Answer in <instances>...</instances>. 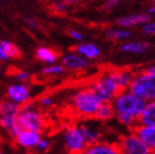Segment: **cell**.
<instances>
[{
    "label": "cell",
    "instance_id": "1f68e13d",
    "mask_svg": "<svg viewBox=\"0 0 155 154\" xmlns=\"http://www.w3.org/2000/svg\"><path fill=\"white\" fill-rule=\"evenodd\" d=\"M53 102H54V100H53L52 96H43V97L41 99V105L44 106V107H49V106H52Z\"/></svg>",
    "mask_w": 155,
    "mask_h": 154
},
{
    "label": "cell",
    "instance_id": "52a82bcc",
    "mask_svg": "<svg viewBox=\"0 0 155 154\" xmlns=\"http://www.w3.org/2000/svg\"><path fill=\"white\" fill-rule=\"evenodd\" d=\"M116 145L121 154H154L134 132L121 136Z\"/></svg>",
    "mask_w": 155,
    "mask_h": 154
},
{
    "label": "cell",
    "instance_id": "f1b7e54d",
    "mask_svg": "<svg viewBox=\"0 0 155 154\" xmlns=\"http://www.w3.org/2000/svg\"><path fill=\"white\" fill-rule=\"evenodd\" d=\"M38 150H41V152H47L49 148H51V143L48 139H44V138H41V140L38 142L37 144V147H35Z\"/></svg>",
    "mask_w": 155,
    "mask_h": 154
},
{
    "label": "cell",
    "instance_id": "d590c367",
    "mask_svg": "<svg viewBox=\"0 0 155 154\" xmlns=\"http://www.w3.org/2000/svg\"><path fill=\"white\" fill-rule=\"evenodd\" d=\"M63 2H66L68 5H74V4H77V3H80L81 0H63Z\"/></svg>",
    "mask_w": 155,
    "mask_h": 154
},
{
    "label": "cell",
    "instance_id": "f35d334b",
    "mask_svg": "<svg viewBox=\"0 0 155 154\" xmlns=\"http://www.w3.org/2000/svg\"><path fill=\"white\" fill-rule=\"evenodd\" d=\"M153 4H155V0H154V3H153Z\"/></svg>",
    "mask_w": 155,
    "mask_h": 154
},
{
    "label": "cell",
    "instance_id": "7c38bea8",
    "mask_svg": "<svg viewBox=\"0 0 155 154\" xmlns=\"http://www.w3.org/2000/svg\"><path fill=\"white\" fill-rule=\"evenodd\" d=\"M133 132L140 138V139L145 143L154 154H155V125H148V124H137L133 128Z\"/></svg>",
    "mask_w": 155,
    "mask_h": 154
},
{
    "label": "cell",
    "instance_id": "30bf717a",
    "mask_svg": "<svg viewBox=\"0 0 155 154\" xmlns=\"http://www.w3.org/2000/svg\"><path fill=\"white\" fill-rule=\"evenodd\" d=\"M62 66L68 71L77 72V71H83L86 68H88L90 61L87 58L82 57L80 53H77L74 51V52H68L67 55L63 56V58H62Z\"/></svg>",
    "mask_w": 155,
    "mask_h": 154
},
{
    "label": "cell",
    "instance_id": "d6986e66",
    "mask_svg": "<svg viewBox=\"0 0 155 154\" xmlns=\"http://www.w3.org/2000/svg\"><path fill=\"white\" fill-rule=\"evenodd\" d=\"M35 57L45 65L56 63L57 59H58L57 52L49 47H38L35 51Z\"/></svg>",
    "mask_w": 155,
    "mask_h": 154
},
{
    "label": "cell",
    "instance_id": "9c48e42d",
    "mask_svg": "<svg viewBox=\"0 0 155 154\" xmlns=\"http://www.w3.org/2000/svg\"><path fill=\"white\" fill-rule=\"evenodd\" d=\"M30 96V89L28 85L23 82H15L12 83L6 87V97L10 101L18 104V105H24L29 101Z\"/></svg>",
    "mask_w": 155,
    "mask_h": 154
},
{
    "label": "cell",
    "instance_id": "83f0119b",
    "mask_svg": "<svg viewBox=\"0 0 155 154\" xmlns=\"http://www.w3.org/2000/svg\"><path fill=\"white\" fill-rule=\"evenodd\" d=\"M15 80H17L18 82H23V83H27L29 80H30V73L27 72V71H23V70H19L15 72L14 75Z\"/></svg>",
    "mask_w": 155,
    "mask_h": 154
},
{
    "label": "cell",
    "instance_id": "7402d4cb",
    "mask_svg": "<svg viewBox=\"0 0 155 154\" xmlns=\"http://www.w3.org/2000/svg\"><path fill=\"white\" fill-rule=\"evenodd\" d=\"M115 111H114V107L111 105V102H101L98 106V109L95 114V118L98 120H110L114 118Z\"/></svg>",
    "mask_w": 155,
    "mask_h": 154
},
{
    "label": "cell",
    "instance_id": "4fadbf2b",
    "mask_svg": "<svg viewBox=\"0 0 155 154\" xmlns=\"http://www.w3.org/2000/svg\"><path fill=\"white\" fill-rule=\"evenodd\" d=\"M150 19V17L146 13H134L127 14L117 19V25L121 28H134V27H141L144 23H146Z\"/></svg>",
    "mask_w": 155,
    "mask_h": 154
},
{
    "label": "cell",
    "instance_id": "836d02e7",
    "mask_svg": "<svg viewBox=\"0 0 155 154\" xmlns=\"http://www.w3.org/2000/svg\"><path fill=\"white\" fill-rule=\"evenodd\" d=\"M9 56L5 53V51L0 47V62H6V61H9Z\"/></svg>",
    "mask_w": 155,
    "mask_h": 154
},
{
    "label": "cell",
    "instance_id": "ba28073f",
    "mask_svg": "<svg viewBox=\"0 0 155 154\" xmlns=\"http://www.w3.org/2000/svg\"><path fill=\"white\" fill-rule=\"evenodd\" d=\"M63 143H64V148L69 154H80L87 147L84 138L81 133V129L77 125L68 126L66 129L63 134Z\"/></svg>",
    "mask_w": 155,
    "mask_h": 154
},
{
    "label": "cell",
    "instance_id": "603a6c76",
    "mask_svg": "<svg viewBox=\"0 0 155 154\" xmlns=\"http://www.w3.org/2000/svg\"><path fill=\"white\" fill-rule=\"evenodd\" d=\"M0 47H2L4 51H5V53L8 56H9V58L12 59V58H18V57H20V51H19V48L15 45L13 42H10V41H0Z\"/></svg>",
    "mask_w": 155,
    "mask_h": 154
},
{
    "label": "cell",
    "instance_id": "5b68a950",
    "mask_svg": "<svg viewBox=\"0 0 155 154\" xmlns=\"http://www.w3.org/2000/svg\"><path fill=\"white\" fill-rule=\"evenodd\" d=\"M20 111V105L10 100H3L0 102V126L12 138L17 135L21 128L18 122V115Z\"/></svg>",
    "mask_w": 155,
    "mask_h": 154
},
{
    "label": "cell",
    "instance_id": "8992f818",
    "mask_svg": "<svg viewBox=\"0 0 155 154\" xmlns=\"http://www.w3.org/2000/svg\"><path fill=\"white\" fill-rule=\"evenodd\" d=\"M18 122L21 129L34 130V132H42L45 126V120L43 114L34 106L27 105L20 107L18 115Z\"/></svg>",
    "mask_w": 155,
    "mask_h": 154
},
{
    "label": "cell",
    "instance_id": "277c9868",
    "mask_svg": "<svg viewBox=\"0 0 155 154\" xmlns=\"http://www.w3.org/2000/svg\"><path fill=\"white\" fill-rule=\"evenodd\" d=\"M90 89L95 92L101 102H111L115 95L120 91L114 76V70L101 73L90 85Z\"/></svg>",
    "mask_w": 155,
    "mask_h": 154
},
{
    "label": "cell",
    "instance_id": "ac0fdd59",
    "mask_svg": "<svg viewBox=\"0 0 155 154\" xmlns=\"http://www.w3.org/2000/svg\"><path fill=\"white\" fill-rule=\"evenodd\" d=\"M134 73L135 72H133L131 70H125V68H122V70H114V76L120 91L129 89L131 81H133Z\"/></svg>",
    "mask_w": 155,
    "mask_h": 154
},
{
    "label": "cell",
    "instance_id": "44dd1931",
    "mask_svg": "<svg viewBox=\"0 0 155 154\" xmlns=\"http://www.w3.org/2000/svg\"><path fill=\"white\" fill-rule=\"evenodd\" d=\"M80 129H81V133H82V135H83V138H84V142H86L87 145L100 142L101 134H100V132H98L97 129L92 128V126H90V125H86V124L80 125Z\"/></svg>",
    "mask_w": 155,
    "mask_h": 154
},
{
    "label": "cell",
    "instance_id": "4dcf8cb0",
    "mask_svg": "<svg viewBox=\"0 0 155 154\" xmlns=\"http://www.w3.org/2000/svg\"><path fill=\"white\" fill-rule=\"evenodd\" d=\"M120 3H121V0H105L104 6H105V9L110 10V9H114V8H116Z\"/></svg>",
    "mask_w": 155,
    "mask_h": 154
},
{
    "label": "cell",
    "instance_id": "9a60e30c",
    "mask_svg": "<svg viewBox=\"0 0 155 154\" xmlns=\"http://www.w3.org/2000/svg\"><path fill=\"white\" fill-rule=\"evenodd\" d=\"M76 52L80 53L82 57L87 58L88 61L97 59L101 56V49L95 43H80L76 47Z\"/></svg>",
    "mask_w": 155,
    "mask_h": 154
},
{
    "label": "cell",
    "instance_id": "e0dca14e",
    "mask_svg": "<svg viewBox=\"0 0 155 154\" xmlns=\"http://www.w3.org/2000/svg\"><path fill=\"white\" fill-rule=\"evenodd\" d=\"M105 35L108 38L110 41H115V42H125L129 41L131 37H133V33H131L130 29L126 28H107L105 30Z\"/></svg>",
    "mask_w": 155,
    "mask_h": 154
},
{
    "label": "cell",
    "instance_id": "7a4b0ae2",
    "mask_svg": "<svg viewBox=\"0 0 155 154\" xmlns=\"http://www.w3.org/2000/svg\"><path fill=\"white\" fill-rule=\"evenodd\" d=\"M129 90L145 100L146 102L155 99V63L134 73Z\"/></svg>",
    "mask_w": 155,
    "mask_h": 154
},
{
    "label": "cell",
    "instance_id": "5bb4252c",
    "mask_svg": "<svg viewBox=\"0 0 155 154\" xmlns=\"http://www.w3.org/2000/svg\"><path fill=\"white\" fill-rule=\"evenodd\" d=\"M80 154H121V153L116 144L97 142V143L87 145Z\"/></svg>",
    "mask_w": 155,
    "mask_h": 154
},
{
    "label": "cell",
    "instance_id": "f546056e",
    "mask_svg": "<svg viewBox=\"0 0 155 154\" xmlns=\"http://www.w3.org/2000/svg\"><path fill=\"white\" fill-rule=\"evenodd\" d=\"M68 35L71 37L73 41H77V42H82V39H83V33L80 32L78 29H69Z\"/></svg>",
    "mask_w": 155,
    "mask_h": 154
},
{
    "label": "cell",
    "instance_id": "ab89813d",
    "mask_svg": "<svg viewBox=\"0 0 155 154\" xmlns=\"http://www.w3.org/2000/svg\"><path fill=\"white\" fill-rule=\"evenodd\" d=\"M0 2H4V0H0Z\"/></svg>",
    "mask_w": 155,
    "mask_h": 154
},
{
    "label": "cell",
    "instance_id": "6da1fadb",
    "mask_svg": "<svg viewBox=\"0 0 155 154\" xmlns=\"http://www.w3.org/2000/svg\"><path fill=\"white\" fill-rule=\"evenodd\" d=\"M111 105L114 107L115 115H127L139 121V118L146 106V101L126 89L119 91L115 95Z\"/></svg>",
    "mask_w": 155,
    "mask_h": 154
},
{
    "label": "cell",
    "instance_id": "74e56055",
    "mask_svg": "<svg viewBox=\"0 0 155 154\" xmlns=\"http://www.w3.org/2000/svg\"><path fill=\"white\" fill-rule=\"evenodd\" d=\"M0 71H2V66H0Z\"/></svg>",
    "mask_w": 155,
    "mask_h": 154
},
{
    "label": "cell",
    "instance_id": "8fae6325",
    "mask_svg": "<svg viewBox=\"0 0 155 154\" xmlns=\"http://www.w3.org/2000/svg\"><path fill=\"white\" fill-rule=\"evenodd\" d=\"M41 138H42L41 132H34V130L21 129L20 132L13 138V139L21 148L33 149V148L37 147V144H38V142L41 140Z\"/></svg>",
    "mask_w": 155,
    "mask_h": 154
},
{
    "label": "cell",
    "instance_id": "3957f363",
    "mask_svg": "<svg viewBox=\"0 0 155 154\" xmlns=\"http://www.w3.org/2000/svg\"><path fill=\"white\" fill-rule=\"evenodd\" d=\"M100 104H101L100 99L90 87L76 91L72 96L73 110L77 115L82 118H95V114Z\"/></svg>",
    "mask_w": 155,
    "mask_h": 154
},
{
    "label": "cell",
    "instance_id": "d4e9b609",
    "mask_svg": "<svg viewBox=\"0 0 155 154\" xmlns=\"http://www.w3.org/2000/svg\"><path fill=\"white\" fill-rule=\"evenodd\" d=\"M51 9H52L53 13H56L58 15H63L68 12L69 5L66 2H63V0H52Z\"/></svg>",
    "mask_w": 155,
    "mask_h": 154
},
{
    "label": "cell",
    "instance_id": "e575fe53",
    "mask_svg": "<svg viewBox=\"0 0 155 154\" xmlns=\"http://www.w3.org/2000/svg\"><path fill=\"white\" fill-rule=\"evenodd\" d=\"M146 14L149 15V17H153V15H155V4H153L148 10H146Z\"/></svg>",
    "mask_w": 155,
    "mask_h": 154
},
{
    "label": "cell",
    "instance_id": "484cf974",
    "mask_svg": "<svg viewBox=\"0 0 155 154\" xmlns=\"http://www.w3.org/2000/svg\"><path fill=\"white\" fill-rule=\"evenodd\" d=\"M116 116H117V120L121 122L122 125H126L129 128H134L139 122L136 119L131 118V116H127V115H116Z\"/></svg>",
    "mask_w": 155,
    "mask_h": 154
},
{
    "label": "cell",
    "instance_id": "ffe728a7",
    "mask_svg": "<svg viewBox=\"0 0 155 154\" xmlns=\"http://www.w3.org/2000/svg\"><path fill=\"white\" fill-rule=\"evenodd\" d=\"M139 122L148 125H155V99L146 102L145 109L141 112L140 118H139Z\"/></svg>",
    "mask_w": 155,
    "mask_h": 154
},
{
    "label": "cell",
    "instance_id": "8d00e7d4",
    "mask_svg": "<svg viewBox=\"0 0 155 154\" xmlns=\"http://www.w3.org/2000/svg\"><path fill=\"white\" fill-rule=\"evenodd\" d=\"M0 143H2V139H0ZM0 154H3V152H2V149H0Z\"/></svg>",
    "mask_w": 155,
    "mask_h": 154
},
{
    "label": "cell",
    "instance_id": "cb8c5ba5",
    "mask_svg": "<svg viewBox=\"0 0 155 154\" xmlns=\"http://www.w3.org/2000/svg\"><path fill=\"white\" fill-rule=\"evenodd\" d=\"M66 68L62 66V65H58L57 62L56 63H52V65H47L43 70H42V73L44 76H61L62 73L64 72Z\"/></svg>",
    "mask_w": 155,
    "mask_h": 154
},
{
    "label": "cell",
    "instance_id": "2e32d148",
    "mask_svg": "<svg viewBox=\"0 0 155 154\" xmlns=\"http://www.w3.org/2000/svg\"><path fill=\"white\" fill-rule=\"evenodd\" d=\"M149 43L148 42H141V41H125L121 47L120 51L130 53V55H141L145 51H148Z\"/></svg>",
    "mask_w": 155,
    "mask_h": 154
},
{
    "label": "cell",
    "instance_id": "4316f807",
    "mask_svg": "<svg viewBox=\"0 0 155 154\" xmlns=\"http://www.w3.org/2000/svg\"><path fill=\"white\" fill-rule=\"evenodd\" d=\"M141 30L146 35H155V20L149 19L146 23H144L141 25Z\"/></svg>",
    "mask_w": 155,
    "mask_h": 154
},
{
    "label": "cell",
    "instance_id": "d6a6232c",
    "mask_svg": "<svg viewBox=\"0 0 155 154\" xmlns=\"http://www.w3.org/2000/svg\"><path fill=\"white\" fill-rule=\"evenodd\" d=\"M25 23H27V25L29 28H32V29H38L39 28V23H38L35 19H33V18H27Z\"/></svg>",
    "mask_w": 155,
    "mask_h": 154
}]
</instances>
